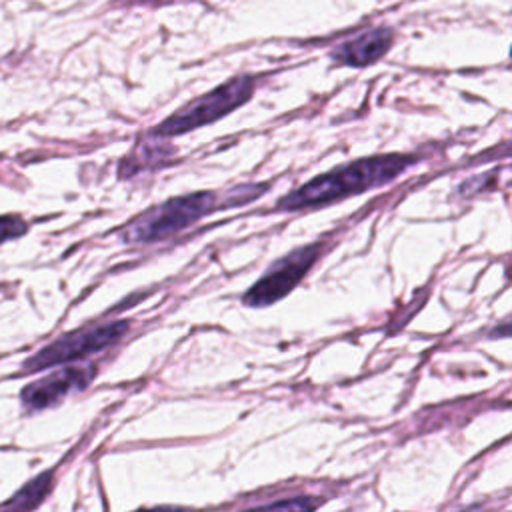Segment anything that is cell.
Masks as SVG:
<instances>
[{"instance_id": "obj_1", "label": "cell", "mask_w": 512, "mask_h": 512, "mask_svg": "<svg viewBox=\"0 0 512 512\" xmlns=\"http://www.w3.org/2000/svg\"><path fill=\"white\" fill-rule=\"evenodd\" d=\"M418 158L414 154H378L338 166L326 174L312 178L294 192L282 196L278 210H304L338 202L346 196L362 194L392 182L406 172Z\"/></svg>"}, {"instance_id": "obj_2", "label": "cell", "mask_w": 512, "mask_h": 512, "mask_svg": "<svg viewBox=\"0 0 512 512\" xmlns=\"http://www.w3.org/2000/svg\"><path fill=\"white\" fill-rule=\"evenodd\" d=\"M218 208V198L214 192H194L170 198L144 214L136 216L124 230L122 240L128 244H150L158 240H166L202 216L210 214Z\"/></svg>"}, {"instance_id": "obj_3", "label": "cell", "mask_w": 512, "mask_h": 512, "mask_svg": "<svg viewBox=\"0 0 512 512\" xmlns=\"http://www.w3.org/2000/svg\"><path fill=\"white\" fill-rule=\"evenodd\" d=\"M254 90V82L250 76H236L208 94H202L200 98L188 102L180 110H176L172 116H168L164 122H160L152 134L154 136H180L190 130H196L204 124H212L232 110H236L240 104H244Z\"/></svg>"}, {"instance_id": "obj_4", "label": "cell", "mask_w": 512, "mask_h": 512, "mask_svg": "<svg viewBox=\"0 0 512 512\" xmlns=\"http://www.w3.org/2000/svg\"><path fill=\"white\" fill-rule=\"evenodd\" d=\"M130 328V322L126 320H112L98 326H88L70 334H64L62 338L54 340L46 348H42L38 354H34L26 364L24 372H34L42 368H50L56 364L72 362L78 358H84L88 354L100 352L112 344H116Z\"/></svg>"}, {"instance_id": "obj_5", "label": "cell", "mask_w": 512, "mask_h": 512, "mask_svg": "<svg viewBox=\"0 0 512 512\" xmlns=\"http://www.w3.org/2000/svg\"><path fill=\"white\" fill-rule=\"evenodd\" d=\"M318 256H320V244L314 242L308 246H300L288 252L286 256L278 258L266 270V274L256 284H252V288L244 294L242 298L244 304L262 308L278 302L280 298H284L288 292L296 288V284L314 266Z\"/></svg>"}, {"instance_id": "obj_6", "label": "cell", "mask_w": 512, "mask_h": 512, "mask_svg": "<svg viewBox=\"0 0 512 512\" xmlns=\"http://www.w3.org/2000/svg\"><path fill=\"white\" fill-rule=\"evenodd\" d=\"M96 376V368L92 364L88 366H70L62 368L58 372L48 374L46 378L32 382L28 388L22 390V404L28 410H44L58 402H62L66 396L84 390Z\"/></svg>"}, {"instance_id": "obj_7", "label": "cell", "mask_w": 512, "mask_h": 512, "mask_svg": "<svg viewBox=\"0 0 512 512\" xmlns=\"http://www.w3.org/2000/svg\"><path fill=\"white\" fill-rule=\"evenodd\" d=\"M390 44H392V32L388 28H374L338 46L332 52V58L338 64H346V66H368L380 60L388 52Z\"/></svg>"}, {"instance_id": "obj_8", "label": "cell", "mask_w": 512, "mask_h": 512, "mask_svg": "<svg viewBox=\"0 0 512 512\" xmlns=\"http://www.w3.org/2000/svg\"><path fill=\"white\" fill-rule=\"evenodd\" d=\"M52 484V474L46 472L38 478H34L30 484H26L10 502H6V508H34L50 490Z\"/></svg>"}, {"instance_id": "obj_9", "label": "cell", "mask_w": 512, "mask_h": 512, "mask_svg": "<svg viewBox=\"0 0 512 512\" xmlns=\"http://www.w3.org/2000/svg\"><path fill=\"white\" fill-rule=\"evenodd\" d=\"M268 190V184H244L228 190L224 198L218 202V208H234L252 202L254 198L262 196Z\"/></svg>"}, {"instance_id": "obj_10", "label": "cell", "mask_w": 512, "mask_h": 512, "mask_svg": "<svg viewBox=\"0 0 512 512\" xmlns=\"http://www.w3.org/2000/svg\"><path fill=\"white\" fill-rule=\"evenodd\" d=\"M26 230V224L16 216H0V244L8 238H16Z\"/></svg>"}, {"instance_id": "obj_11", "label": "cell", "mask_w": 512, "mask_h": 512, "mask_svg": "<svg viewBox=\"0 0 512 512\" xmlns=\"http://www.w3.org/2000/svg\"><path fill=\"white\" fill-rule=\"evenodd\" d=\"M266 508H316L318 502L316 500H308L306 496L304 498H298V500H284V502H272V504H264Z\"/></svg>"}]
</instances>
